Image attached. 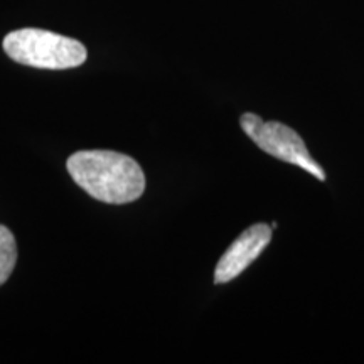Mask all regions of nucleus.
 <instances>
[{
	"instance_id": "nucleus-5",
	"label": "nucleus",
	"mask_w": 364,
	"mask_h": 364,
	"mask_svg": "<svg viewBox=\"0 0 364 364\" xmlns=\"http://www.w3.org/2000/svg\"><path fill=\"white\" fill-rule=\"evenodd\" d=\"M17 262V245L12 231L0 225V285L6 284Z\"/></svg>"
},
{
	"instance_id": "nucleus-4",
	"label": "nucleus",
	"mask_w": 364,
	"mask_h": 364,
	"mask_svg": "<svg viewBox=\"0 0 364 364\" xmlns=\"http://www.w3.org/2000/svg\"><path fill=\"white\" fill-rule=\"evenodd\" d=\"M272 241V228L265 223H257L245 230L233 243L228 247L218 262L215 270V284H228L240 277L257 260Z\"/></svg>"
},
{
	"instance_id": "nucleus-2",
	"label": "nucleus",
	"mask_w": 364,
	"mask_h": 364,
	"mask_svg": "<svg viewBox=\"0 0 364 364\" xmlns=\"http://www.w3.org/2000/svg\"><path fill=\"white\" fill-rule=\"evenodd\" d=\"M4 51L12 61L41 70H70L86 61L80 41L43 29H19L4 39Z\"/></svg>"
},
{
	"instance_id": "nucleus-1",
	"label": "nucleus",
	"mask_w": 364,
	"mask_h": 364,
	"mask_svg": "<svg viewBox=\"0 0 364 364\" xmlns=\"http://www.w3.org/2000/svg\"><path fill=\"white\" fill-rule=\"evenodd\" d=\"M73 181L91 198L108 204L136 201L145 191V176L139 162L112 150H81L68 159Z\"/></svg>"
},
{
	"instance_id": "nucleus-3",
	"label": "nucleus",
	"mask_w": 364,
	"mask_h": 364,
	"mask_svg": "<svg viewBox=\"0 0 364 364\" xmlns=\"http://www.w3.org/2000/svg\"><path fill=\"white\" fill-rule=\"evenodd\" d=\"M241 129L253 140L257 147H260L268 156L279 159L287 164H292L309 174L317 177L318 181H326V172L314 161L297 132L280 122H263L255 113H243L240 118Z\"/></svg>"
}]
</instances>
